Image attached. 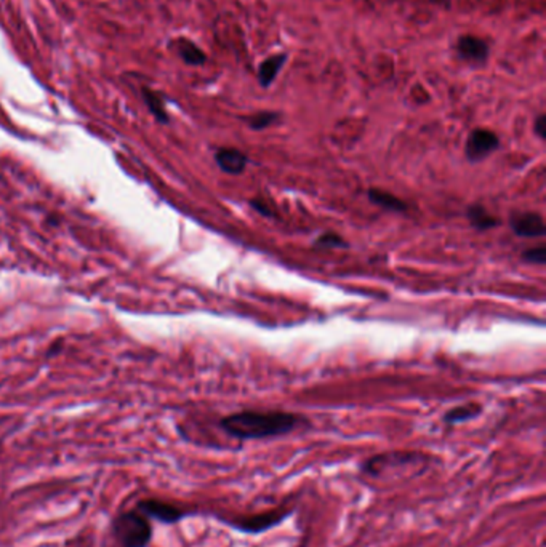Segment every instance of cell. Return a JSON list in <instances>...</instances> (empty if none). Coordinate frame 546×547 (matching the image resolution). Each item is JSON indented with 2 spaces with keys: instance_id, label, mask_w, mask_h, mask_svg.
I'll return each mask as SVG.
<instances>
[{
  "instance_id": "16",
  "label": "cell",
  "mask_w": 546,
  "mask_h": 547,
  "mask_svg": "<svg viewBox=\"0 0 546 547\" xmlns=\"http://www.w3.org/2000/svg\"><path fill=\"white\" fill-rule=\"evenodd\" d=\"M281 117L282 114L277 111H258L245 117V123H247V127L250 130L261 131L265 128L272 127V125H276L281 120Z\"/></svg>"
},
{
  "instance_id": "10",
  "label": "cell",
  "mask_w": 546,
  "mask_h": 547,
  "mask_svg": "<svg viewBox=\"0 0 546 547\" xmlns=\"http://www.w3.org/2000/svg\"><path fill=\"white\" fill-rule=\"evenodd\" d=\"M288 61L287 52H277L272 53L270 57H266L263 61L258 64V70H256V80L261 89H270L274 84L276 79L279 77L282 69L286 68Z\"/></svg>"
},
{
  "instance_id": "11",
  "label": "cell",
  "mask_w": 546,
  "mask_h": 547,
  "mask_svg": "<svg viewBox=\"0 0 546 547\" xmlns=\"http://www.w3.org/2000/svg\"><path fill=\"white\" fill-rule=\"evenodd\" d=\"M216 165L228 174H240L249 165V158L242 151L234 147H221L215 154Z\"/></svg>"
},
{
  "instance_id": "19",
  "label": "cell",
  "mask_w": 546,
  "mask_h": 547,
  "mask_svg": "<svg viewBox=\"0 0 546 547\" xmlns=\"http://www.w3.org/2000/svg\"><path fill=\"white\" fill-rule=\"evenodd\" d=\"M533 131H535V135H537L540 140L546 138V116H545V114H540V116L535 119Z\"/></svg>"
},
{
  "instance_id": "6",
  "label": "cell",
  "mask_w": 546,
  "mask_h": 547,
  "mask_svg": "<svg viewBox=\"0 0 546 547\" xmlns=\"http://www.w3.org/2000/svg\"><path fill=\"white\" fill-rule=\"evenodd\" d=\"M500 138L495 131L489 128H474L468 135L465 144V156L469 162H480L499 149Z\"/></svg>"
},
{
  "instance_id": "7",
  "label": "cell",
  "mask_w": 546,
  "mask_h": 547,
  "mask_svg": "<svg viewBox=\"0 0 546 547\" xmlns=\"http://www.w3.org/2000/svg\"><path fill=\"white\" fill-rule=\"evenodd\" d=\"M136 509L141 514H145L146 517L156 518L157 522L165 523V525H173L182 522L183 518H186L191 516V512H186L184 509L173 506L170 502L161 501V500H145L140 501Z\"/></svg>"
},
{
  "instance_id": "20",
  "label": "cell",
  "mask_w": 546,
  "mask_h": 547,
  "mask_svg": "<svg viewBox=\"0 0 546 547\" xmlns=\"http://www.w3.org/2000/svg\"><path fill=\"white\" fill-rule=\"evenodd\" d=\"M250 205H252V209H253L255 211H258L260 215H263V216H266V218H272V216H274V213H272L270 207H267V205L265 204V200H252V202H250Z\"/></svg>"
},
{
  "instance_id": "12",
  "label": "cell",
  "mask_w": 546,
  "mask_h": 547,
  "mask_svg": "<svg viewBox=\"0 0 546 547\" xmlns=\"http://www.w3.org/2000/svg\"><path fill=\"white\" fill-rule=\"evenodd\" d=\"M141 96H143V101L147 107V111L154 116L157 122L163 125L170 122V117H168V112L165 109V100H163V96L159 91L152 90L149 87L145 85L141 87Z\"/></svg>"
},
{
  "instance_id": "8",
  "label": "cell",
  "mask_w": 546,
  "mask_h": 547,
  "mask_svg": "<svg viewBox=\"0 0 546 547\" xmlns=\"http://www.w3.org/2000/svg\"><path fill=\"white\" fill-rule=\"evenodd\" d=\"M168 48H170L184 64L191 66V68H200V66H204L207 59H209L207 53L202 50L198 43L188 39V37H177V39H173L168 43Z\"/></svg>"
},
{
  "instance_id": "5",
  "label": "cell",
  "mask_w": 546,
  "mask_h": 547,
  "mask_svg": "<svg viewBox=\"0 0 546 547\" xmlns=\"http://www.w3.org/2000/svg\"><path fill=\"white\" fill-rule=\"evenodd\" d=\"M453 52H455L457 58L462 63H465L473 69H479L487 64L492 48H490L487 39L466 32V34H460L457 37L455 43H453Z\"/></svg>"
},
{
  "instance_id": "4",
  "label": "cell",
  "mask_w": 546,
  "mask_h": 547,
  "mask_svg": "<svg viewBox=\"0 0 546 547\" xmlns=\"http://www.w3.org/2000/svg\"><path fill=\"white\" fill-rule=\"evenodd\" d=\"M293 514L292 509H272L261 514H253V516H242L234 518H221L228 527H231L244 534H261L270 532V530L279 527Z\"/></svg>"
},
{
  "instance_id": "1",
  "label": "cell",
  "mask_w": 546,
  "mask_h": 547,
  "mask_svg": "<svg viewBox=\"0 0 546 547\" xmlns=\"http://www.w3.org/2000/svg\"><path fill=\"white\" fill-rule=\"evenodd\" d=\"M308 424V419L287 412H247L233 413L220 421V428L229 437L240 442L266 440L283 437Z\"/></svg>"
},
{
  "instance_id": "15",
  "label": "cell",
  "mask_w": 546,
  "mask_h": 547,
  "mask_svg": "<svg viewBox=\"0 0 546 547\" xmlns=\"http://www.w3.org/2000/svg\"><path fill=\"white\" fill-rule=\"evenodd\" d=\"M466 216H468L469 223H471V226L479 229V231H487V229L499 226V223H500L495 216L490 215V213L485 210L482 205L468 207Z\"/></svg>"
},
{
  "instance_id": "2",
  "label": "cell",
  "mask_w": 546,
  "mask_h": 547,
  "mask_svg": "<svg viewBox=\"0 0 546 547\" xmlns=\"http://www.w3.org/2000/svg\"><path fill=\"white\" fill-rule=\"evenodd\" d=\"M429 466V458L418 451H388L370 456L360 464V472L372 479H386L406 475L408 470L413 474L423 472Z\"/></svg>"
},
{
  "instance_id": "14",
  "label": "cell",
  "mask_w": 546,
  "mask_h": 547,
  "mask_svg": "<svg viewBox=\"0 0 546 547\" xmlns=\"http://www.w3.org/2000/svg\"><path fill=\"white\" fill-rule=\"evenodd\" d=\"M480 413H482V407H480L479 403L458 405V407L449 410V412L444 414V423L449 426L466 423V421L478 418Z\"/></svg>"
},
{
  "instance_id": "13",
  "label": "cell",
  "mask_w": 546,
  "mask_h": 547,
  "mask_svg": "<svg viewBox=\"0 0 546 547\" xmlns=\"http://www.w3.org/2000/svg\"><path fill=\"white\" fill-rule=\"evenodd\" d=\"M369 200L372 202V204L381 207V209H385L388 211H394V213H404L407 211V204L404 200H401L399 197L388 193V190L383 189H369L367 193Z\"/></svg>"
},
{
  "instance_id": "17",
  "label": "cell",
  "mask_w": 546,
  "mask_h": 547,
  "mask_svg": "<svg viewBox=\"0 0 546 547\" xmlns=\"http://www.w3.org/2000/svg\"><path fill=\"white\" fill-rule=\"evenodd\" d=\"M314 245L316 247H320V248H346L348 247L345 239L335 232L322 234L320 237L316 240Z\"/></svg>"
},
{
  "instance_id": "9",
  "label": "cell",
  "mask_w": 546,
  "mask_h": 547,
  "mask_svg": "<svg viewBox=\"0 0 546 547\" xmlns=\"http://www.w3.org/2000/svg\"><path fill=\"white\" fill-rule=\"evenodd\" d=\"M511 227L512 231L519 235V237H526V239L543 237L546 234L543 216L533 211L516 213V215L511 218Z\"/></svg>"
},
{
  "instance_id": "18",
  "label": "cell",
  "mask_w": 546,
  "mask_h": 547,
  "mask_svg": "<svg viewBox=\"0 0 546 547\" xmlns=\"http://www.w3.org/2000/svg\"><path fill=\"white\" fill-rule=\"evenodd\" d=\"M522 258L527 262H533V264L543 266L546 262V248L545 247H537L527 250L526 253L522 255Z\"/></svg>"
},
{
  "instance_id": "3",
  "label": "cell",
  "mask_w": 546,
  "mask_h": 547,
  "mask_svg": "<svg viewBox=\"0 0 546 547\" xmlns=\"http://www.w3.org/2000/svg\"><path fill=\"white\" fill-rule=\"evenodd\" d=\"M112 532L122 547H147L152 539V527L138 509L114 518Z\"/></svg>"
}]
</instances>
